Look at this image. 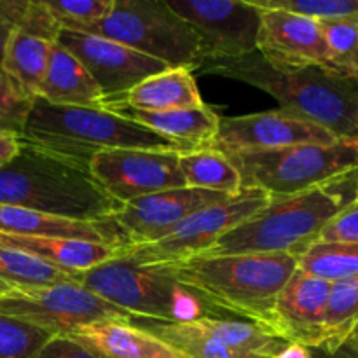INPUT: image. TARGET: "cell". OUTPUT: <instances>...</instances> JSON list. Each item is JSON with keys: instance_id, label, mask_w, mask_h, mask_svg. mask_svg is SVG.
Returning a JSON list of instances; mask_svg holds the SVG:
<instances>
[{"instance_id": "6da1fadb", "label": "cell", "mask_w": 358, "mask_h": 358, "mask_svg": "<svg viewBox=\"0 0 358 358\" xmlns=\"http://www.w3.org/2000/svg\"><path fill=\"white\" fill-rule=\"evenodd\" d=\"M203 73L227 77L271 94L282 110L303 117L339 140H358V79L327 66L275 69L257 51L236 59H213Z\"/></svg>"}, {"instance_id": "7a4b0ae2", "label": "cell", "mask_w": 358, "mask_h": 358, "mask_svg": "<svg viewBox=\"0 0 358 358\" xmlns=\"http://www.w3.org/2000/svg\"><path fill=\"white\" fill-rule=\"evenodd\" d=\"M156 268L219 313L247 318L269 332L275 301L296 273L297 259L287 254H201Z\"/></svg>"}, {"instance_id": "3957f363", "label": "cell", "mask_w": 358, "mask_h": 358, "mask_svg": "<svg viewBox=\"0 0 358 358\" xmlns=\"http://www.w3.org/2000/svg\"><path fill=\"white\" fill-rule=\"evenodd\" d=\"M0 205L94 224L108 222L121 208L87 168L24 142L20 154L0 168Z\"/></svg>"}, {"instance_id": "277c9868", "label": "cell", "mask_w": 358, "mask_h": 358, "mask_svg": "<svg viewBox=\"0 0 358 358\" xmlns=\"http://www.w3.org/2000/svg\"><path fill=\"white\" fill-rule=\"evenodd\" d=\"M358 198V170L301 194L271 199L224 234L206 254H303L322 229Z\"/></svg>"}, {"instance_id": "5b68a950", "label": "cell", "mask_w": 358, "mask_h": 358, "mask_svg": "<svg viewBox=\"0 0 358 358\" xmlns=\"http://www.w3.org/2000/svg\"><path fill=\"white\" fill-rule=\"evenodd\" d=\"M21 142L90 170L94 156L110 150H189L107 108L65 107L34 98Z\"/></svg>"}, {"instance_id": "8992f818", "label": "cell", "mask_w": 358, "mask_h": 358, "mask_svg": "<svg viewBox=\"0 0 358 358\" xmlns=\"http://www.w3.org/2000/svg\"><path fill=\"white\" fill-rule=\"evenodd\" d=\"M76 282L135 320L187 324L222 315L159 268L135 264L121 254L79 273Z\"/></svg>"}, {"instance_id": "52a82bcc", "label": "cell", "mask_w": 358, "mask_h": 358, "mask_svg": "<svg viewBox=\"0 0 358 358\" xmlns=\"http://www.w3.org/2000/svg\"><path fill=\"white\" fill-rule=\"evenodd\" d=\"M224 154L240 173L243 189H259L271 199L301 194L358 170V140Z\"/></svg>"}, {"instance_id": "ba28073f", "label": "cell", "mask_w": 358, "mask_h": 358, "mask_svg": "<svg viewBox=\"0 0 358 358\" xmlns=\"http://www.w3.org/2000/svg\"><path fill=\"white\" fill-rule=\"evenodd\" d=\"M77 31L110 38L171 69L196 70L203 63L198 34L166 0H114L107 16Z\"/></svg>"}, {"instance_id": "9c48e42d", "label": "cell", "mask_w": 358, "mask_h": 358, "mask_svg": "<svg viewBox=\"0 0 358 358\" xmlns=\"http://www.w3.org/2000/svg\"><path fill=\"white\" fill-rule=\"evenodd\" d=\"M271 203L259 189H241L240 194L198 210L182 220L170 234L154 243L121 247L119 254L140 266H170L206 254L231 229L254 217Z\"/></svg>"}, {"instance_id": "30bf717a", "label": "cell", "mask_w": 358, "mask_h": 358, "mask_svg": "<svg viewBox=\"0 0 358 358\" xmlns=\"http://www.w3.org/2000/svg\"><path fill=\"white\" fill-rule=\"evenodd\" d=\"M0 315L16 318L51 336H66L86 325L135 318L77 282L37 289H10L0 296Z\"/></svg>"}, {"instance_id": "8fae6325", "label": "cell", "mask_w": 358, "mask_h": 358, "mask_svg": "<svg viewBox=\"0 0 358 358\" xmlns=\"http://www.w3.org/2000/svg\"><path fill=\"white\" fill-rule=\"evenodd\" d=\"M201 41L203 62L236 59L257 51L261 9L248 0H166Z\"/></svg>"}, {"instance_id": "7c38bea8", "label": "cell", "mask_w": 358, "mask_h": 358, "mask_svg": "<svg viewBox=\"0 0 358 358\" xmlns=\"http://www.w3.org/2000/svg\"><path fill=\"white\" fill-rule=\"evenodd\" d=\"M184 150L126 149L94 156L90 163L91 177L119 205L187 187L178 166V154Z\"/></svg>"}, {"instance_id": "4fadbf2b", "label": "cell", "mask_w": 358, "mask_h": 358, "mask_svg": "<svg viewBox=\"0 0 358 358\" xmlns=\"http://www.w3.org/2000/svg\"><path fill=\"white\" fill-rule=\"evenodd\" d=\"M58 44L72 52L100 87L105 101H114L147 77L171 69L119 42L84 31L59 30Z\"/></svg>"}, {"instance_id": "5bb4252c", "label": "cell", "mask_w": 358, "mask_h": 358, "mask_svg": "<svg viewBox=\"0 0 358 358\" xmlns=\"http://www.w3.org/2000/svg\"><path fill=\"white\" fill-rule=\"evenodd\" d=\"M229 198L233 196L203 189H170L126 203L108 222L122 238L124 247L154 243L170 234L182 220L198 210Z\"/></svg>"}, {"instance_id": "9a60e30c", "label": "cell", "mask_w": 358, "mask_h": 358, "mask_svg": "<svg viewBox=\"0 0 358 358\" xmlns=\"http://www.w3.org/2000/svg\"><path fill=\"white\" fill-rule=\"evenodd\" d=\"M338 140L327 129L278 108V110L259 112V114L220 117L217 136L206 147L222 152H243V150H271L306 145V143L329 145Z\"/></svg>"}, {"instance_id": "2e32d148", "label": "cell", "mask_w": 358, "mask_h": 358, "mask_svg": "<svg viewBox=\"0 0 358 358\" xmlns=\"http://www.w3.org/2000/svg\"><path fill=\"white\" fill-rule=\"evenodd\" d=\"M257 52L275 69H332L318 21L287 10L261 9Z\"/></svg>"}, {"instance_id": "e0dca14e", "label": "cell", "mask_w": 358, "mask_h": 358, "mask_svg": "<svg viewBox=\"0 0 358 358\" xmlns=\"http://www.w3.org/2000/svg\"><path fill=\"white\" fill-rule=\"evenodd\" d=\"M331 285L296 269L276 297L269 332L285 343L322 348Z\"/></svg>"}, {"instance_id": "ac0fdd59", "label": "cell", "mask_w": 358, "mask_h": 358, "mask_svg": "<svg viewBox=\"0 0 358 358\" xmlns=\"http://www.w3.org/2000/svg\"><path fill=\"white\" fill-rule=\"evenodd\" d=\"M59 30L44 0H28L23 20L7 42L0 66L28 96H37Z\"/></svg>"}, {"instance_id": "d6986e66", "label": "cell", "mask_w": 358, "mask_h": 358, "mask_svg": "<svg viewBox=\"0 0 358 358\" xmlns=\"http://www.w3.org/2000/svg\"><path fill=\"white\" fill-rule=\"evenodd\" d=\"M100 358H187L133 322L86 325L69 336Z\"/></svg>"}, {"instance_id": "ffe728a7", "label": "cell", "mask_w": 358, "mask_h": 358, "mask_svg": "<svg viewBox=\"0 0 358 358\" xmlns=\"http://www.w3.org/2000/svg\"><path fill=\"white\" fill-rule=\"evenodd\" d=\"M0 234L30 238H65L124 247V241L110 222L94 224L62 219L49 213L34 212L20 206L0 205Z\"/></svg>"}, {"instance_id": "44dd1931", "label": "cell", "mask_w": 358, "mask_h": 358, "mask_svg": "<svg viewBox=\"0 0 358 358\" xmlns=\"http://www.w3.org/2000/svg\"><path fill=\"white\" fill-rule=\"evenodd\" d=\"M103 108L115 112L129 121L138 122L163 138L189 147V149L210 145L219 131L220 117L206 103L201 107L178 108V110L168 112L133 110V108L112 103L103 105Z\"/></svg>"}, {"instance_id": "7402d4cb", "label": "cell", "mask_w": 358, "mask_h": 358, "mask_svg": "<svg viewBox=\"0 0 358 358\" xmlns=\"http://www.w3.org/2000/svg\"><path fill=\"white\" fill-rule=\"evenodd\" d=\"M107 103L121 105L133 110L168 112L178 110V108L201 107L205 101L196 86V77L192 70L175 66V69H166L147 77L121 98L107 101Z\"/></svg>"}, {"instance_id": "603a6c76", "label": "cell", "mask_w": 358, "mask_h": 358, "mask_svg": "<svg viewBox=\"0 0 358 358\" xmlns=\"http://www.w3.org/2000/svg\"><path fill=\"white\" fill-rule=\"evenodd\" d=\"M37 96L52 105L65 107L103 108L105 101L100 87L83 63L58 42L49 56Z\"/></svg>"}, {"instance_id": "cb8c5ba5", "label": "cell", "mask_w": 358, "mask_h": 358, "mask_svg": "<svg viewBox=\"0 0 358 358\" xmlns=\"http://www.w3.org/2000/svg\"><path fill=\"white\" fill-rule=\"evenodd\" d=\"M0 241L69 273L87 271L101 262L114 259L121 250L119 247H112V245L84 240H65V238H30L0 234Z\"/></svg>"}, {"instance_id": "d4e9b609", "label": "cell", "mask_w": 358, "mask_h": 358, "mask_svg": "<svg viewBox=\"0 0 358 358\" xmlns=\"http://www.w3.org/2000/svg\"><path fill=\"white\" fill-rule=\"evenodd\" d=\"M178 166L187 187L226 196H236L243 189L240 173L229 157L212 147L184 150L178 154Z\"/></svg>"}, {"instance_id": "484cf974", "label": "cell", "mask_w": 358, "mask_h": 358, "mask_svg": "<svg viewBox=\"0 0 358 358\" xmlns=\"http://www.w3.org/2000/svg\"><path fill=\"white\" fill-rule=\"evenodd\" d=\"M196 324L212 334L226 348L254 358H275L289 343L269 334L252 322L226 320V318H201Z\"/></svg>"}, {"instance_id": "4316f807", "label": "cell", "mask_w": 358, "mask_h": 358, "mask_svg": "<svg viewBox=\"0 0 358 358\" xmlns=\"http://www.w3.org/2000/svg\"><path fill=\"white\" fill-rule=\"evenodd\" d=\"M79 273L55 268L27 252L0 241V282L10 289H37L56 283L76 282Z\"/></svg>"}, {"instance_id": "83f0119b", "label": "cell", "mask_w": 358, "mask_h": 358, "mask_svg": "<svg viewBox=\"0 0 358 358\" xmlns=\"http://www.w3.org/2000/svg\"><path fill=\"white\" fill-rule=\"evenodd\" d=\"M133 322L143 331L150 332L161 341L170 345L171 348L184 353L187 358H254L226 348L222 343L217 341L212 334L199 327L196 322H187V324H159V322L143 320Z\"/></svg>"}, {"instance_id": "f1b7e54d", "label": "cell", "mask_w": 358, "mask_h": 358, "mask_svg": "<svg viewBox=\"0 0 358 358\" xmlns=\"http://www.w3.org/2000/svg\"><path fill=\"white\" fill-rule=\"evenodd\" d=\"M297 269L329 283L357 278L358 245L315 241L297 255Z\"/></svg>"}, {"instance_id": "f546056e", "label": "cell", "mask_w": 358, "mask_h": 358, "mask_svg": "<svg viewBox=\"0 0 358 358\" xmlns=\"http://www.w3.org/2000/svg\"><path fill=\"white\" fill-rule=\"evenodd\" d=\"M358 327V276L331 285L324 324V346L318 350L334 352L346 345Z\"/></svg>"}, {"instance_id": "4dcf8cb0", "label": "cell", "mask_w": 358, "mask_h": 358, "mask_svg": "<svg viewBox=\"0 0 358 358\" xmlns=\"http://www.w3.org/2000/svg\"><path fill=\"white\" fill-rule=\"evenodd\" d=\"M259 9H280L315 21L358 17V0H248Z\"/></svg>"}, {"instance_id": "1f68e13d", "label": "cell", "mask_w": 358, "mask_h": 358, "mask_svg": "<svg viewBox=\"0 0 358 358\" xmlns=\"http://www.w3.org/2000/svg\"><path fill=\"white\" fill-rule=\"evenodd\" d=\"M51 338L34 325L0 315V358H31Z\"/></svg>"}, {"instance_id": "d6a6232c", "label": "cell", "mask_w": 358, "mask_h": 358, "mask_svg": "<svg viewBox=\"0 0 358 358\" xmlns=\"http://www.w3.org/2000/svg\"><path fill=\"white\" fill-rule=\"evenodd\" d=\"M45 7L63 30H80L110 13L114 0H44Z\"/></svg>"}, {"instance_id": "836d02e7", "label": "cell", "mask_w": 358, "mask_h": 358, "mask_svg": "<svg viewBox=\"0 0 358 358\" xmlns=\"http://www.w3.org/2000/svg\"><path fill=\"white\" fill-rule=\"evenodd\" d=\"M332 69L346 73L350 59L358 48V17H341V20L318 21Z\"/></svg>"}, {"instance_id": "e575fe53", "label": "cell", "mask_w": 358, "mask_h": 358, "mask_svg": "<svg viewBox=\"0 0 358 358\" xmlns=\"http://www.w3.org/2000/svg\"><path fill=\"white\" fill-rule=\"evenodd\" d=\"M34 98L16 86L13 79L0 69V133L23 135Z\"/></svg>"}, {"instance_id": "d590c367", "label": "cell", "mask_w": 358, "mask_h": 358, "mask_svg": "<svg viewBox=\"0 0 358 358\" xmlns=\"http://www.w3.org/2000/svg\"><path fill=\"white\" fill-rule=\"evenodd\" d=\"M317 241L327 243L358 245V198L343 208L327 226L322 229Z\"/></svg>"}, {"instance_id": "8d00e7d4", "label": "cell", "mask_w": 358, "mask_h": 358, "mask_svg": "<svg viewBox=\"0 0 358 358\" xmlns=\"http://www.w3.org/2000/svg\"><path fill=\"white\" fill-rule=\"evenodd\" d=\"M28 0H0V66L13 31L20 27Z\"/></svg>"}, {"instance_id": "74e56055", "label": "cell", "mask_w": 358, "mask_h": 358, "mask_svg": "<svg viewBox=\"0 0 358 358\" xmlns=\"http://www.w3.org/2000/svg\"><path fill=\"white\" fill-rule=\"evenodd\" d=\"M31 358H100L66 336H52Z\"/></svg>"}, {"instance_id": "f35d334b", "label": "cell", "mask_w": 358, "mask_h": 358, "mask_svg": "<svg viewBox=\"0 0 358 358\" xmlns=\"http://www.w3.org/2000/svg\"><path fill=\"white\" fill-rule=\"evenodd\" d=\"M21 150V138L14 135L0 133V168L13 161Z\"/></svg>"}, {"instance_id": "ab89813d", "label": "cell", "mask_w": 358, "mask_h": 358, "mask_svg": "<svg viewBox=\"0 0 358 358\" xmlns=\"http://www.w3.org/2000/svg\"><path fill=\"white\" fill-rule=\"evenodd\" d=\"M313 358H358V352L350 345H343L334 352H324V350H311Z\"/></svg>"}, {"instance_id": "60d3db41", "label": "cell", "mask_w": 358, "mask_h": 358, "mask_svg": "<svg viewBox=\"0 0 358 358\" xmlns=\"http://www.w3.org/2000/svg\"><path fill=\"white\" fill-rule=\"evenodd\" d=\"M275 358H313V353H311V350L306 348V346L289 343V345H287Z\"/></svg>"}, {"instance_id": "b9f144b4", "label": "cell", "mask_w": 358, "mask_h": 358, "mask_svg": "<svg viewBox=\"0 0 358 358\" xmlns=\"http://www.w3.org/2000/svg\"><path fill=\"white\" fill-rule=\"evenodd\" d=\"M346 73H348V76H352V77H357V79H358V48H357V51L353 52V56H352V59H350L348 66H346Z\"/></svg>"}, {"instance_id": "7bdbcfd3", "label": "cell", "mask_w": 358, "mask_h": 358, "mask_svg": "<svg viewBox=\"0 0 358 358\" xmlns=\"http://www.w3.org/2000/svg\"><path fill=\"white\" fill-rule=\"evenodd\" d=\"M346 345H350L353 350H357V352H358V327L355 329V332L350 336V339H348V343H346Z\"/></svg>"}, {"instance_id": "ee69618b", "label": "cell", "mask_w": 358, "mask_h": 358, "mask_svg": "<svg viewBox=\"0 0 358 358\" xmlns=\"http://www.w3.org/2000/svg\"><path fill=\"white\" fill-rule=\"evenodd\" d=\"M9 290H10V287L7 285V283L0 282V296H2V294H6V292H9Z\"/></svg>"}]
</instances>
